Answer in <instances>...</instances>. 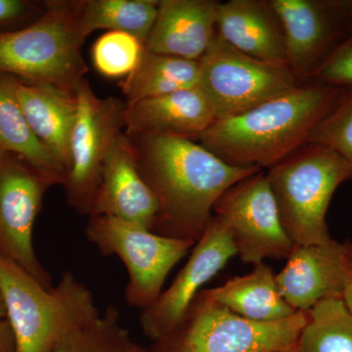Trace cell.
Listing matches in <instances>:
<instances>
[{
    "instance_id": "6da1fadb",
    "label": "cell",
    "mask_w": 352,
    "mask_h": 352,
    "mask_svg": "<svg viewBox=\"0 0 352 352\" xmlns=\"http://www.w3.org/2000/svg\"><path fill=\"white\" fill-rule=\"evenodd\" d=\"M126 134L139 173L159 204L152 231L166 237L198 242L220 196L263 170L231 166L190 138L166 133Z\"/></svg>"
},
{
    "instance_id": "7a4b0ae2",
    "label": "cell",
    "mask_w": 352,
    "mask_h": 352,
    "mask_svg": "<svg viewBox=\"0 0 352 352\" xmlns=\"http://www.w3.org/2000/svg\"><path fill=\"white\" fill-rule=\"evenodd\" d=\"M342 90L300 83L251 110L215 120L198 139L231 166L268 170L307 144Z\"/></svg>"
},
{
    "instance_id": "3957f363",
    "label": "cell",
    "mask_w": 352,
    "mask_h": 352,
    "mask_svg": "<svg viewBox=\"0 0 352 352\" xmlns=\"http://www.w3.org/2000/svg\"><path fill=\"white\" fill-rule=\"evenodd\" d=\"M0 294L15 352H54L66 333L100 315L91 292L73 273L46 289L1 252Z\"/></svg>"
},
{
    "instance_id": "277c9868",
    "label": "cell",
    "mask_w": 352,
    "mask_h": 352,
    "mask_svg": "<svg viewBox=\"0 0 352 352\" xmlns=\"http://www.w3.org/2000/svg\"><path fill=\"white\" fill-rule=\"evenodd\" d=\"M27 27L0 32V73L76 92L88 72L78 1L50 0Z\"/></svg>"
},
{
    "instance_id": "5b68a950",
    "label": "cell",
    "mask_w": 352,
    "mask_h": 352,
    "mask_svg": "<svg viewBox=\"0 0 352 352\" xmlns=\"http://www.w3.org/2000/svg\"><path fill=\"white\" fill-rule=\"evenodd\" d=\"M285 232L295 245L332 241L326 214L342 183L352 180V164L331 148L307 144L265 173Z\"/></svg>"
},
{
    "instance_id": "8992f818",
    "label": "cell",
    "mask_w": 352,
    "mask_h": 352,
    "mask_svg": "<svg viewBox=\"0 0 352 352\" xmlns=\"http://www.w3.org/2000/svg\"><path fill=\"white\" fill-rule=\"evenodd\" d=\"M307 311L277 322L243 318L201 291L179 327L157 352H278L296 349Z\"/></svg>"
},
{
    "instance_id": "52a82bcc",
    "label": "cell",
    "mask_w": 352,
    "mask_h": 352,
    "mask_svg": "<svg viewBox=\"0 0 352 352\" xmlns=\"http://www.w3.org/2000/svg\"><path fill=\"white\" fill-rule=\"evenodd\" d=\"M85 234L102 254L119 256L126 265L124 298L127 305L142 310L156 302L171 270L196 244L110 215L90 217Z\"/></svg>"
},
{
    "instance_id": "ba28073f",
    "label": "cell",
    "mask_w": 352,
    "mask_h": 352,
    "mask_svg": "<svg viewBox=\"0 0 352 352\" xmlns=\"http://www.w3.org/2000/svg\"><path fill=\"white\" fill-rule=\"evenodd\" d=\"M198 62V87L217 120L251 110L300 85L287 67L254 59L226 43L217 32Z\"/></svg>"
},
{
    "instance_id": "9c48e42d",
    "label": "cell",
    "mask_w": 352,
    "mask_h": 352,
    "mask_svg": "<svg viewBox=\"0 0 352 352\" xmlns=\"http://www.w3.org/2000/svg\"><path fill=\"white\" fill-rule=\"evenodd\" d=\"M78 109L69 144L71 166L64 183L67 201L90 217L101 183L104 162L116 139L126 129V101L97 96L87 78L76 88Z\"/></svg>"
},
{
    "instance_id": "30bf717a",
    "label": "cell",
    "mask_w": 352,
    "mask_h": 352,
    "mask_svg": "<svg viewBox=\"0 0 352 352\" xmlns=\"http://www.w3.org/2000/svg\"><path fill=\"white\" fill-rule=\"evenodd\" d=\"M57 182L19 155L0 150V252L36 281L52 289L47 271L36 258L32 231L44 195Z\"/></svg>"
},
{
    "instance_id": "8fae6325",
    "label": "cell",
    "mask_w": 352,
    "mask_h": 352,
    "mask_svg": "<svg viewBox=\"0 0 352 352\" xmlns=\"http://www.w3.org/2000/svg\"><path fill=\"white\" fill-rule=\"evenodd\" d=\"M214 212L228 228L243 263L256 265L265 259L288 258L295 248L263 170L224 192Z\"/></svg>"
},
{
    "instance_id": "7c38bea8",
    "label": "cell",
    "mask_w": 352,
    "mask_h": 352,
    "mask_svg": "<svg viewBox=\"0 0 352 352\" xmlns=\"http://www.w3.org/2000/svg\"><path fill=\"white\" fill-rule=\"evenodd\" d=\"M235 256L237 251L228 228L219 217H212L170 288L162 292L156 302L141 312L139 320L146 337L160 342L175 332L201 287Z\"/></svg>"
},
{
    "instance_id": "4fadbf2b",
    "label": "cell",
    "mask_w": 352,
    "mask_h": 352,
    "mask_svg": "<svg viewBox=\"0 0 352 352\" xmlns=\"http://www.w3.org/2000/svg\"><path fill=\"white\" fill-rule=\"evenodd\" d=\"M284 32L288 68L298 80H307L352 29L344 1L270 0Z\"/></svg>"
},
{
    "instance_id": "5bb4252c",
    "label": "cell",
    "mask_w": 352,
    "mask_h": 352,
    "mask_svg": "<svg viewBox=\"0 0 352 352\" xmlns=\"http://www.w3.org/2000/svg\"><path fill=\"white\" fill-rule=\"evenodd\" d=\"M346 274V244L295 245L275 276L280 293L296 311H308L330 298H342Z\"/></svg>"
},
{
    "instance_id": "9a60e30c",
    "label": "cell",
    "mask_w": 352,
    "mask_h": 352,
    "mask_svg": "<svg viewBox=\"0 0 352 352\" xmlns=\"http://www.w3.org/2000/svg\"><path fill=\"white\" fill-rule=\"evenodd\" d=\"M159 212L156 197L139 173L133 148L124 131L104 162L90 217L110 215L153 230Z\"/></svg>"
},
{
    "instance_id": "2e32d148",
    "label": "cell",
    "mask_w": 352,
    "mask_h": 352,
    "mask_svg": "<svg viewBox=\"0 0 352 352\" xmlns=\"http://www.w3.org/2000/svg\"><path fill=\"white\" fill-rule=\"evenodd\" d=\"M214 0H162L145 47L153 53L199 59L207 51L217 28Z\"/></svg>"
},
{
    "instance_id": "e0dca14e",
    "label": "cell",
    "mask_w": 352,
    "mask_h": 352,
    "mask_svg": "<svg viewBox=\"0 0 352 352\" xmlns=\"http://www.w3.org/2000/svg\"><path fill=\"white\" fill-rule=\"evenodd\" d=\"M215 28L226 43L241 52L288 68L283 28L270 1L219 2Z\"/></svg>"
},
{
    "instance_id": "ac0fdd59",
    "label": "cell",
    "mask_w": 352,
    "mask_h": 352,
    "mask_svg": "<svg viewBox=\"0 0 352 352\" xmlns=\"http://www.w3.org/2000/svg\"><path fill=\"white\" fill-rule=\"evenodd\" d=\"M217 120L198 87L126 105V133H166L198 138Z\"/></svg>"
},
{
    "instance_id": "d6986e66",
    "label": "cell",
    "mask_w": 352,
    "mask_h": 352,
    "mask_svg": "<svg viewBox=\"0 0 352 352\" xmlns=\"http://www.w3.org/2000/svg\"><path fill=\"white\" fill-rule=\"evenodd\" d=\"M16 94L34 135L68 175L71 166L69 144L78 117L76 92L19 80Z\"/></svg>"
},
{
    "instance_id": "ffe728a7",
    "label": "cell",
    "mask_w": 352,
    "mask_h": 352,
    "mask_svg": "<svg viewBox=\"0 0 352 352\" xmlns=\"http://www.w3.org/2000/svg\"><path fill=\"white\" fill-rule=\"evenodd\" d=\"M275 276L270 266L258 263L249 274L231 278L221 286L206 291L215 302L248 320H286L298 311L285 300Z\"/></svg>"
},
{
    "instance_id": "44dd1931",
    "label": "cell",
    "mask_w": 352,
    "mask_h": 352,
    "mask_svg": "<svg viewBox=\"0 0 352 352\" xmlns=\"http://www.w3.org/2000/svg\"><path fill=\"white\" fill-rule=\"evenodd\" d=\"M19 78L0 73V150L19 155L32 166L64 185L67 173L36 138L16 94Z\"/></svg>"
},
{
    "instance_id": "7402d4cb",
    "label": "cell",
    "mask_w": 352,
    "mask_h": 352,
    "mask_svg": "<svg viewBox=\"0 0 352 352\" xmlns=\"http://www.w3.org/2000/svg\"><path fill=\"white\" fill-rule=\"evenodd\" d=\"M199 62L156 54L144 48L135 69L120 83L126 105L198 87Z\"/></svg>"
},
{
    "instance_id": "603a6c76",
    "label": "cell",
    "mask_w": 352,
    "mask_h": 352,
    "mask_svg": "<svg viewBox=\"0 0 352 352\" xmlns=\"http://www.w3.org/2000/svg\"><path fill=\"white\" fill-rule=\"evenodd\" d=\"M157 6L156 0H78L80 31L85 38L97 30L126 32L145 45Z\"/></svg>"
},
{
    "instance_id": "cb8c5ba5",
    "label": "cell",
    "mask_w": 352,
    "mask_h": 352,
    "mask_svg": "<svg viewBox=\"0 0 352 352\" xmlns=\"http://www.w3.org/2000/svg\"><path fill=\"white\" fill-rule=\"evenodd\" d=\"M296 352H352V314L342 298L323 300L307 311Z\"/></svg>"
},
{
    "instance_id": "d4e9b609",
    "label": "cell",
    "mask_w": 352,
    "mask_h": 352,
    "mask_svg": "<svg viewBox=\"0 0 352 352\" xmlns=\"http://www.w3.org/2000/svg\"><path fill=\"white\" fill-rule=\"evenodd\" d=\"M122 327L117 308L73 329L58 342L54 352H136L138 349Z\"/></svg>"
},
{
    "instance_id": "484cf974",
    "label": "cell",
    "mask_w": 352,
    "mask_h": 352,
    "mask_svg": "<svg viewBox=\"0 0 352 352\" xmlns=\"http://www.w3.org/2000/svg\"><path fill=\"white\" fill-rule=\"evenodd\" d=\"M144 48V44L131 34L108 32L92 48L95 68L109 78L126 76L138 67Z\"/></svg>"
},
{
    "instance_id": "4316f807",
    "label": "cell",
    "mask_w": 352,
    "mask_h": 352,
    "mask_svg": "<svg viewBox=\"0 0 352 352\" xmlns=\"http://www.w3.org/2000/svg\"><path fill=\"white\" fill-rule=\"evenodd\" d=\"M307 144L331 148L352 164V88L342 90L327 115L315 127Z\"/></svg>"
},
{
    "instance_id": "83f0119b",
    "label": "cell",
    "mask_w": 352,
    "mask_h": 352,
    "mask_svg": "<svg viewBox=\"0 0 352 352\" xmlns=\"http://www.w3.org/2000/svg\"><path fill=\"white\" fill-rule=\"evenodd\" d=\"M307 80L342 89L352 88V29L317 65Z\"/></svg>"
},
{
    "instance_id": "f1b7e54d",
    "label": "cell",
    "mask_w": 352,
    "mask_h": 352,
    "mask_svg": "<svg viewBox=\"0 0 352 352\" xmlns=\"http://www.w3.org/2000/svg\"><path fill=\"white\" fill-rule=\"evenodd\" d=\"M44 8L45 4L41 7L24 0H0V25L12 24L28 18H39Z\"/></svg>"
},
{
    "instance_id": "f546056e",
    "label": "cell",
    "mask_w": 352,
    "mask_h": 352,
    "mask_svg": "<svg viewBox=\"0 0 352 352\" xmlns=\"http://www.w3.org/2000/svg\"><path fill=\"white\" fill-rule=\"evenodd\" d=\"M346 274L342 300L352 314V242L346 241Z\"/></svg>"
},
{
    "instance_id": "4dcf8cb0",
    "label": "cell",
    "mask_w": 352,
    "mask_h": 352,
    "mask_svg": "<svg viewBox=\"0 0 352 352\" xmlns=\"http://www.w3.org/2000/svg\"><path fill=\"white\" fill-rule=\"evenodd\" d=\"M0 352H15L12 331L6 319H0Z\"/></svg>"
},
{
    "instance_id": "1f68e13d",
    "label": "cell",
    "mask_w": 352,
    "mask_h": 352,
    "mask_svg": "<svg viewBox=\"0 0 352 352\" xmlns=\"http://www.w3.org/2000/svg\"><path fill=\"white\" fill-rule=\"evenodd\" d=\"M0 319H6V307H4L3 300H2L1 294H0Z\"/></svg>"
},
{
    "instance_id": "d6a6232c",
    "label": "cell",
    "mask_w": 352,
    "mask_h": 352,
    "mask_svg": "<svg viewBox=\"0 0 352 352\" xmlns=\"http://www.w3.org/2000/svg\"><path fill=\"white\" fill-rule=\"evenodd\" d=\"M344 6H346L347 14H349V18L352 21V0L344 1Z\"/></svg>"
},
{
    "instance_id": "836d02e7",
    "label": "cell",
    "mask_w": 352,
    "mask_h": 352,
    "mask_svg": "<svg viewBox=\"0 0 352 352\" xmlns=\"http://www.w3.org/2000/svg\"><path fill=\"white\" fill-rule=\"evenodd\" d=\"M278 352H296V349H289V351H278Z\"/></svg>"
},
{
    "instance_id": "e575fe53",
    "label": "cell",
    "mask_w": 352,
    "mask_h": 352,
    "mask_svg": "<svg viewBox=\"0 0 352 352\" xmlns=\"http://www.w3.org/2000/svg\"><path fill=\"white\" fill-rule=\"evenodd\" d=\"M136 352H147L145 351L144 349H141V347H138V351Z\"/></svg>"
}]
</instances>
